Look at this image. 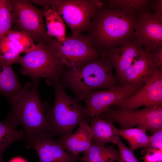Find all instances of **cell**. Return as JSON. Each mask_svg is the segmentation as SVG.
<instances>
[{"label": "cell", "instance_id": "cell-1", "mask_svg": "<svg viewBox=\"0 0 162 162\" xmlns=\"http://www.w3.org/2000/svg\"><path fill=\"white\" fill-rule=\"evenodd\" d=\"M136 17L110 8L104 1L93 16L86 37L102 55L133 37Z\"/></svg>", "mask_w": 162, "mask_h": 162}, {"label": "cell", "instance_id": "cell-2", "mask_svg": "<svg viewBox=\"0 0 162 162\" xmlns=\"http://www.w3.org/2000/svg\"><path fill=\"white\" fill-rule=\"evenodd\" d=\"M38 80L26 84L10 102L11 113L23 127L28 139L54 135L48 114L51 108L41 101L38 92Z\"/></svg>", "mask_w": 162, "mask_h": 162}, {"label": "cell", "instance_id": "cell-3", "mask_svg": "<svg viewBox=\"0 0 162 162\" xmlns=\"http://www.w3.org/2000/svg\"><path fill=\"white\" fill-rule=\"evenodd\" d=\"M113 68L104 57L68 68L63 73L60 82L73 92L78 101L88 92L99 89H112L119 84Z\"/></svg>", "mask_w": 162, "mask_h": 162}, {"label": "cell", "instance_id": "cell-4", "mask_svg": "<svg viewBox=\"0 0 162 162\" xmlns=\"http://www.w3.org/2000/svg\"><path fill=\"white\" fill-rule=\"evenodd\" d=\"M53 86L55 89L54 104L48 114L53 132L59 137L72 133L74 128L81 122H89L86 107L76 100L68 95L65 87L59 81Z\"/></svg>", "mask_w": 162, "mask_h": 162}, {"label": "cell", "instance_id": "cell-5", "mask_svg": "<svg viewBox=\"0 0 162 162\" xmlns=\"http://www.w3.org/2000/svg\"><path fill=\"white\" fill-rule=\"evenodd\" d=\"M16 63L21 66L20 72L22 75L33 80L45 78L47 83L52 86L60 81L66 67L56 54L42 42L38 43L34 50L20 56Z\"/></svg>", "mask_w": 162, "mask_h": 162}, {"label": "cell", "instance_id": "cell-6", "mask_svg": "<svg viewBox=\"0 0 162 162\" xmlns=\"http://www.w3.org/2000/svg\"><path fill=\"white\" fill-rule=\"evenodd\" d=\"M44 43L56 54L68 68H75L102 56L86 36L81 34L66 36L62 42L49 36Z\"/></svg>", "mask_w": 162, "mask_h": 162}, {"label": "cell", "instance_id": "cell-7", "mask_svg": "<svg viewBox=\"0 0 162 162\" xmlns=\"http://www.w3.org/2000/svg\"><path fill=\"white\" fill-rule=\"evenodd\" d=\"M96 117L115 122L121 129L141 126L152 134L162 129V106H146L138 110L112 106Z\"/></svg>", "mask_w": 162, "mask_h": 162}, {"label": "cell", "instance_id": "cell-8", "mask_svg": "<svg viewBox=\"0 0 162 162\" xmlns=\"http://www.w3.org/2000/svg\"><path fill=\"white\" fill-rule=\"evenodd\" d=\"M104 3L99 0H49L47 7L58 12L69 27L71 34L75 35L89 30L93 16Z\"/></svg>", "mask_w": 162, "mask_h": 162}, {"label": "cell", "instance_id": "cell-9", "mask_svg": "<svg viewBox=\"0 0 162 162\" xmlns=\"http://www.w3.org/2000/svg\"><path fill=\"white\" fill-rule=\"evenodd\" d=\"M14 30L23 32L34 42H45L48 38L44 22V11L30 1L10 0Z\"/></svg>", "mask_w": 162, "mask_h": 162}, {"label": "cell", "instance_id": "cell-10", "mask_svg": "<svg viewBox=\"0 0 162 162\" xmlns=\"http://www.w3.org/2000/svg\"><path fill=\"white\" fill-rule=\"evenodd\" d=\"M143 85L120 84L112 89L93 90L82 95L79 101H84L86 106L87 115L92 118L98 116L109 108L134 94Z\"/></svg>", "mask_w": 162, "mask_h": 162}, {"label": "cell", "instance_id": "cell-11", "mask_svg": "<svg viewBox=\"0 0 162 162\" xmlns=\"http://www.w3.org/2000/svg\"><path fill=\"white\" fill-rule=\"evenodd\" d=\"M153 106H162V70L158 69L139 90L113 106L134 110Z\"/></svg>", "mask_w": 162, "mask_h": 162}, {"label": "cell", "instance_id": "cell-12", "mask_svg": "<svg viewBox=\"0 0 162 162\" xmlns=\"http://www.w3.org/2000/svg\"><path fill=\"white\" fill-rule=\"evenodd\" d=\"M133 37L147 52L162 46V19L148 10L137 16Z\"/></svg>", "mask_w": 162, "mask_h": 162}, {"label": "cell", "instance_id": "cell-13", "mask_svg": "<svg viewBox=\"0 0 162 162\" xmlns=\"http://www.w3.org/2000/svg\"><path fill=\"white\" fill-rule=\"evenodd\" d=\"M144 51L142 46L133 37L120 45L104 52L102 56L109 62L115 70L118 81Z\"/></svg>", "mask_w": 162, "mask_h": 162}, {"label": "cell", "instance_id": "cell-14", "mask_svg": "<svg viewBox=\"0 0 162 162\" xmlns=\"http://www.w3.org/2000/svg\"><path fill=\"white\" fill-rule=\"evenodd\" d=\"M53 137L40 136L28 139V144L37 152L39 162H77L79 160V155L67 152Z\"/></svg>", "mask_w": 162, "mask_h": 162}, {"label": "cell", "instance_id": "cell-15", "mask_svg": "<svg viewBox=\"0 0 162 162\" xmlns=\"http://www.w3.org/2000/svg\"><path fill=\"white\" fill-rule=\"evenodd\" d=\"M157 69L144 51L118 80L119 84L144 85Z\"/></svg>", "mask_w": 162, "mask_h": 162}, {"label": "cell", "instance_id": "cell-16", "mask_svg": "<svg viewBox=\"0 0 162 162\" xmlns=\"http://www.w3.org/2000/svg\"><path fill=\"white\" fill-rule=\"evenodd\" d=\"M88 122H82L74 134L63 137H59L57 140L64 149L70 154L79 155L90 146L93 139L92 133Z\"/></svg>", "mask_w": 162, "mask_h": 162}, {"label": "cell", "instance_id": "cell-17", "mask_svg": "<svg viewBox=\"0 0 162 162\" xmlns=\"http://www.w3.org/2000/svg\"><path fill=\"white\" fill-rule=\"evenodd\" d=\"M22 87L12 65L0 61V94L7 98L10 103Z\"/></svg>", "mask_w": 162, "mask_h": 162}, {"label": "cell", "instance_id": "cell-18", "mask_svg": "<svg viewBox=\"0 0 162 162\" xmlns=\"http://www.w3.org/2000/svg\"><path fill=\"white\" fill-rule=\"evenodd\" d=\"M89 122L93 142L103 146L108 143L114 144L118 135L114 131L115 126L112 121L95 117L90 118Z\"/></svg>", "mask_w": 162, "mask_h": 162}, {"label": "cell", "instance_id": "cell-19", "mask_svg": "<svg viewBox=\"0 0 162 162\" xmlns=\"http://www.w3.org/2000/svg\"><path fill=\"white\" fill-rule=\"evenodd\" d=\"M17 124L10 113L4 121L0 122V158H2L4 152L10 144L26 136L23 130L17 129Z\"/></svg>", "mask_w": 162, "mask_h": 162}, {"label": "cell", "instance_id": "cell-20", "mask_svg": "<svg viewBox=\"0 0 162 162\" xmlns=\"http://www.w3.org/2000/svg\"><path fill=\"white\" fill-rule=\"evenodd\" d=\"M80 158L83 162H114L119 158V151L112 146L105 147L92 142L89 148Z\"/></svg>", "mask_w": 162, "mask_h": 162}, {"label": "cell", "instance_id": "cell-21", "mask_svg": "<svg viewBox=\"0 0 162 162\" xmlns=\"http://www.w3.org/2000/svg\"><path fill=\"white\" fill-rule=\"evenodd\" d=\"M47 34L58 41H63L65 37V27L63 20L58 12L51 7L44 8Z\"/></svg>", "mask_w": 162, "mask_h": 162}, {"label": "cell", "instance_id": "cell-22", "mask_svg": "<svg viewBox=\"0 0 162 162\" xmlns=\"http://www.w3.org/2000/svg\"><path fill=\"white\" fill-rule=\"evenodd\" d=\"M113 130L116 134L128 142L129 148L133 152L138 148H144L149 140L150 136L147 134V130L142 127L119 129L114 126Z\"/></svg>", "mask_w": 162, "mask_h": 162}, {"label": "cell", "instance_id": "cell-23", "mask_svg": "<svg viewBox=\"0 0 162 162\" xmlns=\"http://www.w3.org/2000/svg\"><path fill=\"white\" fill-rule=\"evenodd\" d=\"M150 0H108L105 2L110 8H118L126 14L136 17L142 12L148 10Z\"/></svg>", "mask_w": 162, "mask_h": 162}, {"label": "cell", "instance_id": "cell-24", "mask_svg": "<svg viewBox=\"0 0 162 162\" xmlns=\"http://www.w3.org/2000/svg\"><path fill=\"white\" fill-rule=\"evenodd\" d=\"M6 35L21 53L26 54L30 52L37 46L32 39L23 32L11 29L7 32Z\"/></svg>", "mask_w": 162, "mask_h": 162}, {"label": "cell", "instance_id": "cell-25", "mask_svg": "<svg viewBox=\"0 0 162 162\" xmlns=\"http://www.w3.org/2000/svg\"><path fill=\"white\" fill-rule=\"evenodd\" d=\"M21 53L6 35L0 40V61L12 65L16 63Z\"/></svg>", "mask_w": 162, "mask_h": 162}, {"label": "cell", "instance_id": "cell-26", "mask_svg": "<svg viewBox=\"0 0 162 162\" xmlns=\"http://www.w3.org/2000/svg\"><path fill=\"white\" fill-rule=\"evenodd\" d=\"M12 26L10 0H0V40Z\"/></svg>", "mask_w": 162, "mask_h": 162}, {"label": "cell", "instance_id": "cell-27", "mask_svg": "<svg viewBox=\"0 0 162 162\" xmlns=\"http://www.w3.org/2000/svg\"><path fill=\"white\" fill-rule=\"evenodd\" d=\"M114 144L118 147L119 153V162H139L129 147L127 146L118 135Z\"/></svg>", "mask_w": 162, "mask_h": 162}, {"label": "cell", "instance_id": "cell-28", "mask_svg": "<svg viewBox=\"0 0 162 162\" xmlns=\"http://www.w3.org/2000/svg\"><path fill=\"white\" fill-rule=\"evenodd\" d=\"M151 149L162 150V129L156 131L149 136L148 143L141 150V153L143 155L148 150Z\"/></svg>", "mask_w": 162, "mask_h": 162}, {"label": "cell", "instance_id": "cell-29", "mask_svg": "<svg viewBox=\"0 0 162 162\" xmlns=\"http://www.w3.org/2000/svg\"><path fill=\"white\" fill-rule=\"evenodd\" d=\"M145 52L155 68L162 70V46Z\"/></svg>", "mask_w": 162, "mask_h": 162}, {"label": "cell", "instance_id": "cell-30", "mask_svg": "<svg viewBox=\"0 0 162 162\" xmlns=\"http://www.w3.org/2000/svg\"><path fill=\"white\" fill-rule=\"evenodd\" d=\"M143 155L141 158L143 162H162V150L150 149Z\"/></svg>", "mask_w": 162, "mask_h": 162}, {"label": "cell", "instance_id": "cell-31", "mask_svg": "<svg viewBox=\"0 0 162 162\" xmlns=\"http://www.w3.org/2000/svg\"><path fill=\"white\" fill-rule=\"evenodd\" d=\"M150 6L153 9L154 14L162 19V0H151Z\"/></svg>", "mask_w": 162, "mask_h": 162}, {"label": "cell", "instance_id": "cell-32", "mask_svg": "<svg viewBox=\"0 0 162 162\" xmlns=\"http://www.w3.org/2000/svg\"><path fill=\"white\" fill-rule=\"evenodd\" d=\"M0 162H3L2 159V158H0Z\"/></svg>", "mask_w": 162, "mask_h": 162}, {"label": "cell", "instance_id": "cell-33", "mask_svg": "<svg viewBox=\"0 0 162 162\" xmlns=\"http://www.w3.org/2000/svg\"><path fill=\"white\" fill-rule=\"evenodd\" d=\"M117 162H119V161L118 160Z\"/></svg>", "mask_w": 162, "mask_h": 162}]
</instances>
